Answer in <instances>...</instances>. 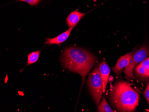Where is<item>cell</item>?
I'll return each instance as SVG.
<instances>
[{
  "label": "cell",
  "mask_w": 149,
  "mask_h": 112,
  "mask_svg": "<svg viewBox=\"0 0 149 112\" xmlns=\"http://www.w3.org/2000/svg\"><path fill=\"white\" fill-rule=\"evenodd\" d=\"M73 28L74 27L69 28V29L66 31L62 33L59 35L54 38H46V41L45 42V44H48V45L58 44V45L64 42L69 37L71 32Z\"/></svg>",
  "instance_id": "cell-7"
},
{
  "label": "cell",
  "mask_w": 149,
  "mask_h": 112,
  "mask_svg": "<svg viewBox=\"0 0 149 112\" xmlns=\"http://www.w3.org/2000/svg\"><path fill=\"white\" fill-rule=\"evenodd\" d=\"M149 56V47L146 45H143L138 51H134L129 63L125 67V74L130 79H134L133 71L136 65L142 62Z\"/></svg>",
  "instance_id": "cell-4"
},
{
  "label": "cell",
  "mask_w": 149,
  "mask_h": 112,
  "mask_svg": "<svg viewBox=\"0 0 149 112\" xmlns=\"http://www.w3.org/2000/svg\"><path fill=\"white\" fill-rule=\"evenodd\" d=\"M41 0H18V1H23L28 3L30 6H33L37 5Z\"/></svg>",
  "instance_id": "cell-13"
},
{
  "label": "cell",
  "mask_w": 149,
  "mask_h": 112,
  "mask_svg": "<svg viewBox=\"0 0 149 112\" xmlns=\"http://www.w3.org/2000/svg\"><path fill=\"white\" fill-rule=\"evenodd\" d=\"M88 88L96 104H98L102 95V82L98 67L94 68L88 78Z\"/></svg>",
  "instance_id": "cell-3"
},
{
  "label": "cell",
  "mask_w": 149,
  "mask_h": 112,
  "mask_svg": "<svg viewBox=\"0 0 149 112\" xmlns=\"http://www.w3.org/2000/svg\"><path fill=\"white\" fill-rule=\"evenodd\" d=\"M144 95L149 105V82L147 83L146 88L144 92Z\"/></svg>",
  "instance_id": "cell-14"
},
{
  "label": "cell",
  "mask_w": 149,
  "mask_h": 112,
  "mask_svg": "<svg viewBox=\"0 0 149 112\" xmlns=\"http://www.w3.org/2000/svg\"><path fill=\"white\" fill-rule=\"evenodd\" d=\"M61 61L64 67L79 74L84 83L86 76L96 63L97 58L84 49L69 47L65 48L62 55Z\"/></svg>",
  "instance_id": "cell-1"
},
{
  "label": "cell",
  "mask_w": 149,
  "mask_h": 112,
  "mask_svg": "<svg viewBox=\"0 0 149 112\" xmlns=\"http://www.w3.org/2000/svg\"><path fill=\"white\" fill-rule=\"evenodd\" d=\"M135 72L138 76H140L141 77L148 78L146 75L145 70L144 67L141 65L140 63L136 67V68H135Z\"/></svg>",
  "instance_id": "cell-11"
},
{
  "label": "cell",
  "mask_w": 149,
  "mask_h": 112,
  "mask_svg": "<svg viewBox=\"0 0 149 112\" xmlns=\"http://www.w3.org/2000/svg\"><path fill=\"white\" fill-rule=\"evenodd\" d=\"M139 98L138 93L125 81L117 83L111 95L113 104L121 112H134L138 106Z\"/></svg>",
  "instance_id": "cell-2"
},
{
  "label": "cell",
  "mask_w": 149,
  "mask_h": 112,
  "mask_svg": "<svg viewBox=\"0 0 149 112\" xmlns=\"http://www.w3.org/2000/svg\"><path fill=\"white\" fill-rule=\"evenodd\" d=\"M40 52H41V50H39L33 52L28 55L27 66L35 63L37 61L39 58Z\"/></svg>",
  "instance_id": "cell-10"
},
{
  "label": "cell",
  "mask_w": 149,
  "mask_h": 112,
  "mask_svg": "<svg viewBox=\"0 0 149 112\" xmlns=\"http://www.w3.org/2000/svg\"><path fill=\"white\" fill-rule=\"evenodd\" d=\"M140 64L144 68L147 77L149 78V57L146 58L145 60L141 63Z\"/></svg>",
  "instance_id": "cell-12"
},
{
  "label": "cell",
  "mask_w": 149,
  "mask_h": 112,
  "mask_svg": "<svg viewBox=\"0 0 149 112\" xmlns=\"http://www.w3.org/2000/svg\"><path fill=\"white\" fill-rule=\"evenodd\" d=\"M134 52V51L128 53L126 55L120 57V58H119L116 65L113 67V70L116 73V75L120 76L123 69L125 68L129 63Z\"/></svg>",
  "instance_id": "cell-5"
},
{
  "label": "cell",
  "mask_w": 149,
  "mask_h": 112,
  "mask_svg": "<svg viewBox=\"0 0 149 112\" xmlns=\"http://www.w3.org/2000/svg\"><path fill=\"white\" fill-rule=\"evenodd\" d=\"M101 80L102 82L103 91L105 93L106 87L109 80V75L110 73V69L109 66L105 61L100 63L98 65Z\"/></svg>",
  "instance_id": "cell-6"
},
{
  "label": "cell",
  "mask_w": 149,
  "mask_h": 112,
  "mask_svg": "<svg viewBox=\"0 0 149 112\" xmlns=\"http://www.w3.org/2000/svg\"><path fill=\"white\" fill-rule=\"evenodd\" d=\"M85 14L79 12L78 11H73L70 13V15L67 17L66 22L69 28L74 27L80 21Z\"/></svg>",
  "instance_id": "cell-8"
},
{
  "label": "cell",
  "mask_w": 149,
  "mask_h": 112,
  "mask_svg": "<svg viewBox=\"0 0 149 112\" xmlns=\"http://www.w3.org/2000/svg\"><path fill=\"white\" fill-rule=\"evenodd\" d=\"M98 111L100 112H114L107 103L104 96H103L101 102L98 106Z\"/></svg>",
  "instance_id": "cell-9"
}]
</instances>
